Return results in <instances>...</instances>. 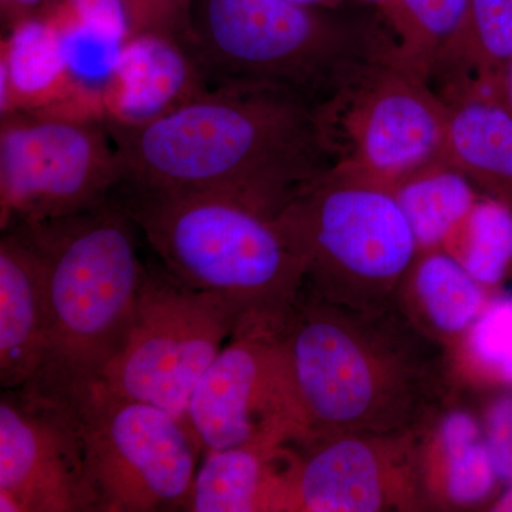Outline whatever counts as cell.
Instances as JSON below:
<instances>
[{
	"label": "cell",
	"mask_w": 512,
	"mask_h": 512,
	"mask_svg": "<svg viewBox=\"0 0 512 512\" xmlns=\"http://www.w3.org/2000/svg\"><path fill=\"white\" fill-rule=\"evenodd\" d=\"M282 443L419 430L453 400L450 350L399 308L366 311L303 285L276 322Z\"/></svg>",
	"instance_id": "cell-1"
},
{
	"label": "cell",
	"mask_w": 512,
	"mask_h": 512,
	"mask_svg": "<svg viewBox=\"0 0 512 512\" xmlns=\"http://www.w3.org/2000/svg\"><path fill=\"white\" fill-rule=\"evenodd\" d=\"M124 183L221 195L275 220L336 167L318 106L301 94L220 83L146 123H104Z\"/></svg>",
	"instance_id": "cell-2"
},
{
	"label": "cell",
	"mask_w": 512,
	"mask_h": 512,
	"mask_svg": "<svg viewBox=\"0 0 512 512\" xmlns=\"http://www.w3.org/2000/svg\"><path fill=\"white\" fill-rule=\"evenodd\" d=\"M10 228L35 248L45 276L49 350L28 386L67 396L97 382L126 343L147 275L140 231L114 194L90 210Z\"/></svg>",
	"instance_id": "cell-3"
},
{
	"label": "cell",
	"mask_w": 512,
	"mask_h": 512,
	"mask_svg": "<svg viewBox=\"0 0 512 512\" xmlns=\"http://www.w3.org/2000/svg\"><path fill=\"white\" fill-rule=\"evenodd\" d=\"M185 45L211 86L282 87L316 106L396 57L386 20L285 0H198Z\"/></svg>",
	"instance_id": "cell-4"
},
{
	"label": "cell",
	"mask_w": 512,
	"mask_h": 512,
	"mask_svg": "<svg viewBox=\"0 0 512 512\" xmlns=\"http://www.w3.org/2000/svg\"><path fill=\"white\" fill-rule=\"evenodd\" d=\"M160 265L198 291L220 293L255 315L284 313L305 268L275 220L214 194L121 184L114 192Z\"/></svg>",
	"instance_id": "cell-5"
},
{
	"label": "cell",
	"mask_w": 512,
	"mask_h": 512,
	"mask_svg": "<svg viewBox=\"0 0 512 512\" xmlns=\"http://www.w3.org/2000/svg\"><path fill=\"white\" fill-rule=\"evenodd\" d=\"M275 222L320 298L366 311L397 306L420 248L392 188L335 167Z\"/></svg>",
	"instance_id": "cell-6"
},
{
	"label": "cell",
	"mask_w": 512,
	"mask_h": 512,
	"mask_svg": "<svg viewBox=\"0 0 512 512\" xmlns=\"http://www.w3.org/2000/svg\"><path fill=\"white\" fill-rule=\"evenodd\" d=\"M248 315L255 313L234 299L147 266L126 343L97 383L184 421L195 384Z\"/></svg>",
	"instance_id": "cell-7"
},
{
	"label": "cell",
	"mask_w": 512,
	"mask_h": 512,
	"mask_svg": "<svg viewBox=\"0 0 512 512\" xmlns=\"http://www.w3.org/2000/svg\"><path fill=\"white\" fill-rule=\"evenodd\" d=\"M99 512L187 511L201 450L183 420L94 382L69 396Z\"/></svg>",
	"instance_id": "cell-8"
},
{
	"label": "cell",
	"mask_w": 512,
	"mask_h": 512,
	"mask_svg": "<svg viewBox=\"0 0 512 512\" xmlns=\"http://www.w3.org/2000/svg\"><path fill=\"white\" fill-rule=\"evenodd\" d=\"M336 168L393 188L440 163L450 107L396 57L373 64L318 107Z\"/></svg>",
	"instance_id": "cell-9"
},
{
	"label": "cell",
	"mask_w": 512,
	"mask_h": 512,
	"mask_svg": "<svg viewBox=\"0 0 512 512\" xmlns=\"http://www.w3.org/2000/svg\"><path fill=\"white\" fill-rule=\"evenodd\" d=\"M124 183L104 123L15 113L0 117V227L99 207Z\"/></svg>",
	"instance_id": "cell-10"
},
{
	"label": "cell",
	"mask_w": 512,
	"mask_h": 512,
	"mask_svg": "<svg viewBox=\"0 0 512 512\" xmlns=\"http://www.w3.org/2000/svg\"><path fill=\"white\" fill-rule=\"evenodd\" d=\"M0 512H99L69 397L33 386L2 390Z\"/></svg>",
	"instance_id": "cell-11"
},
{
	"label": "cell",
	"mask_w": 512,
	"mask_h": 512,
	"mask_svg": "<svg viewBox=\"0 0 512 512\" xmlns=\"http://www.w3.org/2000/svg\"><path fill=\"white\" fill-rule=\"evenodd\" d=\"M416 431L291 446L286 512L431 511Z\"/></svg>",
	"instance_id": "cell-12"
},
{
	"label": "cell",
	"mask_w": 512,
	"mask_h": 512,
	"mask_svg": "<svg viewBox=\"0 0 512 512\" xmlns=\"http://www.w3.org/2000/svg\"><path fill=\"white\" fill-rule=\"evenodd\" d=\"M281 315H248L195 384L184 421L202 454L254 441L284 444L276 352Z\"/></svg>",
	"instance_id": "cell-13"
},
{
	"label": "cell",
	"mask_w": 512,
	"mask_h": 512,
	"mask_svg": "<svg viewBox=\"0 0 512 512\" xmlns=\"http://www.w3.org/2000/svg\"><path fill=\"white\" fill-rule=\"evenodd\" d=\"M37 114L104 123L103 90L74 76L49 15L19 23L0 43V117Z\"/></svg>",
	"instance_id": "cell-14"
},
{
	"label": "cell",
	"mask_w": 512,
	"mask_h": 512,
	"mask_svg": "<svg viewBox=\"0 0 512 512\" xmlns=\"http://www.w3.org/2000/svg\"><path fill=\"white\" fill-rule=\"evenodd\" d=\"M210 87L184 39L154 33L128 37L103 86L104 123H146Z\"/></svg>",
	"instance_id": "cell-15"
},
{
	"label": "cell",
	"mask_w": 512,
	"mask_h": 512,
	"mask_svg": "<svg viewBox=\"0 0 512 512\" xmlns=\"http://www.w3.org/2000/svg\"><path fill=\"white\" fill-rule=\"evenodd\" d=\"M416 434L421 478L431 511L493 503L503 484L476 414L451 400Z\"/></svg>",
	"instance_id": "cell-16"
},
{
	"label": "cell",
	"mask_w": 512,
	"mask_h": 512,
	"mask_svg": "<svg viewBox=\"0 0 512 512\" xmlns=\"http://www.w3.org/2000/svg\"><path fill=\"white\" fill-rule=\"evenodd\" d=\"M49 350V312L42 262L16 228L0 239V386L35 382Z\"/></svg>",
	"instance_id": "cell-17"
},
{
	"label": "cell",
	"mask_w": 512,
	"mask_h": 512,
	"mask_svg": "<svg viewBox=\"0 0 512 512\" xmlns=\"http://www.w3.org/2000/svg\"><path fill=\"white\" fill-rule=\"evenodd\" d=\"M291 446L254 443L205 451L195 473L192 512H286Z\"/></svg>",
	"instance_id": "cell-18"
},
{
	"label": "cell",
	"mask_w": 512,
	"mask_h": 512,
	"mask_svg": "<svg viewBox=\"0 0 512 512\" xmlns=\"http://www.w3.org/2000/svg\"><path fill=\"white\" fill-rule=\"evenodd\" d=\"M512 59V0H470L463 26L427 77L448 107L497 96Z\"/></svg>",
	"instance_id": "cell-19"
},
{
	"label": "cell",
	"mask_w": 512,
	"mask_h": 512,
	"mask_svg": "<svg viewBox=\"0 0 512 512\" xmlns=\"http://www.w3.org/2000/svg\"><path fill=\"white\" fill-rule=\"evenodd\" d=\"M493 296L456 256L437 248L419 252L400 286L397 305L451 352Z\"/></svg>",
	"instance_id": "cell-20"
},
{
	"label": "cell",
	"mask_w": 512,
	"mask_h": 512,
	"mask_svg": "<svg viewBox=\"0 0 512 512\" xmlns=\"http://www.w3.org/2000/svg\"><path fill=\"white\" fill-rule=\"evenodd\" d=\"M440 163L512 208V113L503 101L477 97L450 107Z\"/></svg>",
	"instance_id": "cell-21"
},
{
	"label": "cell",
	"mask_w": 512,
	"mask_h": 512,
	"mask_svg": "<svg viewBox=\"0 0 512 512\" xmlns=\"http://www.w3.org/2000/svg\"><path fill=\"white\" fill-rule=\"evenodd\" d=\"M420 251L443 248L480 200V191L453 167L434 163L393 188Z\"/></svg>",
	"instance_id": "cell-22"
},
{
	"label": "cell",
	"mask_w": 512,
	"mask_h": 512,
	"mask_svg": "<svg viewBox=\"0 0 512 512\" xmlns=\"http://www.w3.org/2000/svg\"><path fill=\"white\" fill-rule=\"evenodd\" d=\"M470 0H392L383 13L396 60L427 80L441 52L463 26Z\"/></svg>",
	"instance_id": "cell-23"
},
{
	"label": "cell",
	"mask_w": 512,
	"mask_h": 512,
	"mask_svg": "<svg viewBox=\"0 0 512 512\" xmlns=\"http://www.w3.org/2000/svg\"><path fill=\"white\" fill-rule=\"evenodd\" d=\"M443 249L493 292L512 274V208L495 198L480 197Z\"/></svg>",
	"instance_id": "cell-24"
},
{
	"label": "cell",
	"mask_w": 512,
	"mask_h": 512,
	"mask_svg": "<svg viewBox=\"0 0 512 512\" xmlns=\"http://www.w3.org/2000/svg\"><path fill=\"white\" fill-rule=\"evenodd\" d=\"M454 376L512 390V296H493L480 319L451 349Z\"/></svg>",
	"instance_id": "cell-25"
},
{
	"label": "cell",
	"mask_w": 512,
	"mask_h": 512,
	"mask_svg": "<svg viewBox=\"0 0 512 512\" xmlns=\"http://www.w3.org/2000/svg\"><path fill=\"white\" fill-rule=\"evenodd\" d=\"M128 25V37L174 36L184 39L190 28V10L178 0H120Z\"/></svg>",
	"instance_id": "cell-26"
},
{
	"label": "cell",
	"mask_w": 512,
	"mask_h": 512,
	"mask_svg": "<svg viewBox=\"0 0 512 512\" xmlns=\"http://www.w3.org/2000/svg\"><path fill=\"white\" fill-rule=\"evenodd\" d=\"M481 424L498 478L507 487L512 484V392L497 394L488 402Z\"/></svg>",
	"instance_id": "cell-27"
},
{
	"label": "cell",
	"mask_w": 512,
	"mask_h": 512,
	"mask_svg": "<svg viewBox=\"0 0 512 512\" xmlns=\"http://www.w3.org/2000/svg\"><path fill=\"white\" fill-rule=\"evenodd\" d=\"M77 18L87 25L116 37L121 42L128 39L126 15L120 0H60Z\"/></svg>",
	"instance_id": "cell-28"
},
{
	"label": "cell",
	"mask_w": 512,
	"mask_h": 512,
	"mask_svg": "<svg viewBox=\"0 0 512 512\" xmlns=\"http://www.w3.org/2000/svg\"><path fill=\"white\" fill-rule=\"evenodd\" d=\"M60 0H0L3 32H9L26 20L42 18Z\"/></svg>",
	"instance_id": "cell-29"
},
{
	"label": "cell",
	"mask_w": 512,
	"mask_h": 512,
	"mask_svg": "<svg viewBox=\"0 0 512 512\" xmlns=\"http://www.w3.org/2000/svg\"><path fill=\"white\" fill-rule=\"evenodd\" d=\"M498 99L503 101L504 106L512 113V59L505 67L503 77H501Z\"/></svg>",
	"instance_id": "cell-30"
},
{
	"label": "cell",
	"mask_w": 512,
	"mask_h": 512,
	"mask_svg": "<svg viewBox=\"0 0 512 512\" xmlns=\"http://www.w3.org/2000/svg\"><path fill=\"white\" fill-rule=\"evenodd\" d=\"M487 511L491 512H512V484L507 485L493 503L488 505Z\"/></svg>",
	"instance_id": "cell-31"
},
{
	"label": "cell",
	"mask_w": 512,
	"mask_h": 512,
	"mask_svg": "<svg viewBox=\"0 0 512 512\" xmlns=\"http://www.w3.org/2000/svg\"><path fill=\"white\" fill-rule=\"evenodd\" d=\"M296 5L312 6V8L340 9L345 5V0H285Z\"/></svg>",
	"instance_id": "cell-32"
},
{
	"label": "cell",
	"mask_w": 512,
	"mask_h": 512,
	"mask_svg": "<svg viewBox=\"0 0 512 512\" xmlns=\"http://www.w3.org/2000/svg\"><path fill=\"white\" fill-rule=\"evenodd\" d=\"M362 2L369 3V5H372L373 8H376L380 15H383L387 8H389L390 2H392V0H362Z\"/></svg>",
	"instance_id": "cell-33"
},
{
	"label": "cell",
	"mask_w": 512,
	"mask_h": 512,
	"mask_svg": "<svg viewBox=\"0 0 512 512\" xmlns=\"http://www.w3.org/2000/svg\"><path fill=\"white\" fill-rule=\"evenodd\" d=\"M184 8H187L191 12V0H178Z\"/></svg>",
	"instance_id": "cell-34"
}]
</instances>
